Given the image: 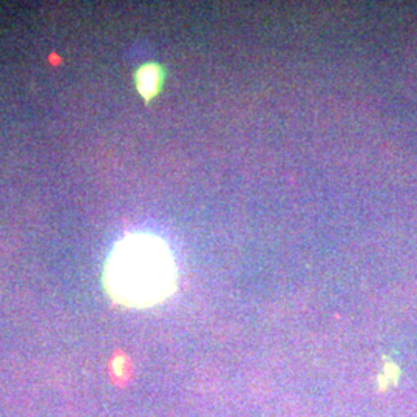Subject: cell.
<instances>
[{
  "mask_svg": "<svg viewBox=\"0 0 417 417\" xmlns=\"http://www.w3.org/2000/svg\"><path fill=\"white\" fill-rule=\"evenodd\" d=\"M162 70L159 65L148 64L138 70L136 73V88L145 101H150L161 88Z\"/></svg>",
  "mask_w": 417,
  "mask_h": 417,
  "instance_id": "obj_2",
  "label": "cell"
},
{
  "mask_svg": "<svg viewBox=\"0 0 417 417\" xmlns=\"http://www.w3.org/2000/svg\"><path fill=\"white\" fill-rule=\"evenodd\" d=\"M178 269L168 244L151 234H128L110 252L104 288L125 308L145 309L165 301L176 291Z\"/></svg>",
  "mask_w": 417,
  "mask_h": 417,
  "instance_id": "obj_1",
  "label": "cell"
}]
</instances>
